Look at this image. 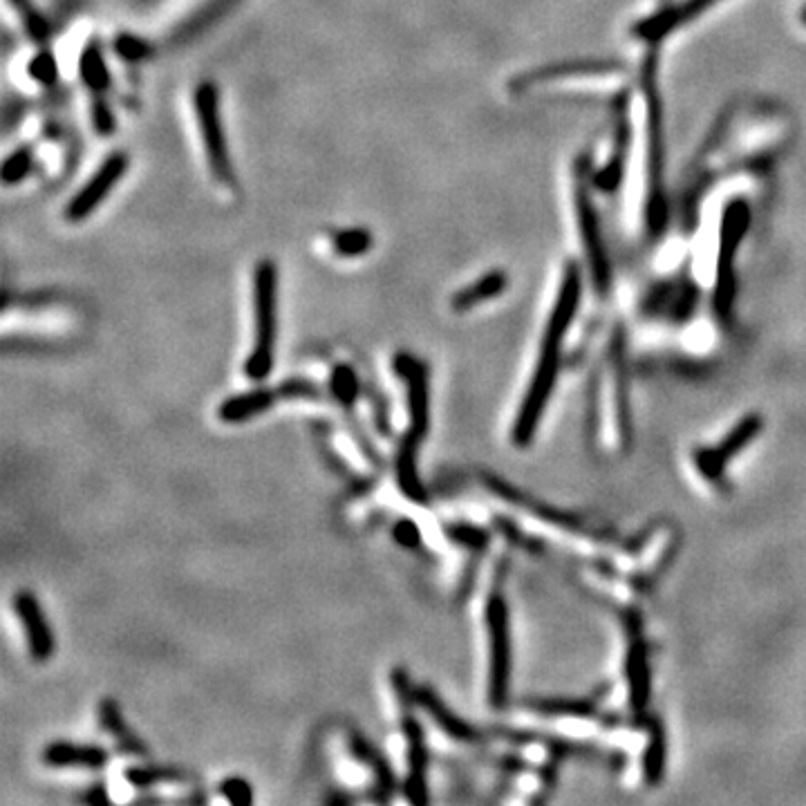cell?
Masks as SVG:
<instances>
[{"mask_svg":"<svg viewBox=\"0 0 806 806\" xmlns=\"http://www.w3.org/2000/svg\"><path fill=\"white\" fill-rule=\"evenodd\" d=\"M30 168H32L30 148H21V151L12 153L5 159V164H3V180H5V184L21 182L23 177L30 173Z\"/></svg>","mask_w":806,"mask_h":806,"instance_id":"obj_19","label":"cell"},{"mask_svg":"<svg viewBox=\"0 0 806 806\" xmlns=\"http://www.w3.org/2000/svg\"><path fill=\"white\" fill-rule=\"evenodd\" d=\"M392 686H395L397 699H399L401 728H403V735H406V746H408V780H406V784H403V791H406V798L410 802L424 804V802H428V791H426L428 755H426V744H424V730H421L417 717L412 715L415 690L410 688L408 677L403 670L392 672Z\"/></svg>","mask_w":806,"mask_h":806,"instance_id":"obj_2","label":"cell"},{"mask_svg":"<svg viewBox=\"0 0 806 806\" xmlns=\"http://www.w3.org/2000/svg\"><path fill=\"white\" fill-rule=\"evenodd\" d=\"M220 793L231 804H238V806H245V804L253 802L251 786H249V782L242 780V777H229V780H224L220 786Z\"/></svg>","mask_w":806,"mask_h":806,"instance_id":"obj_20","label":"cell"},{"mask_svg":"<svg viewBox=\"0 0 806 806\" xmlns=\"http://www.w3.org/2000/svg\"><path fill=\"white\" fill-rule=\"evenodd\" d=\"M278 392H280V399H316L318 397V390L314 383L301 381V379L283 383V386L278 388Z\"/></svg>","mask_w":806,"mask_h":806,"instance_id":"obj_23","label":"cell"},{"mask_svg":"<svg viewBox=\"0 0 806 806\" xmlns=\"http://www.w3.org/2000/svg\"><path fill=\"white\" fill-rule=\"evenodd\" d=\"M195 115H198L200 135L204 142V153L209 159V168L218 182H231V162L227 151V137L222 128V112H220V92L213 83L204 81L195 88L193 95Z\"/></svg>","mask_w":806,"mask_h":806,"instance_id":"obj_3","label":"cell"},{"mask_svg":"<svg viewBox=\"0 0 806 806\" xmlns=\"http://www.w3.org/2000/svg\"><path fill=\"white\" fill-rule=\"evenodd\" d=\"M415 704L419 708H424L430 717H433L435 724L444 730L448 737L459 739V742H473L477 739L475 730L464 724L462 719H457L451 710H448L442 699H439L430 688H417L415 690Z\"/></svg>","mask_w":806,"mask_h":806,"instance_id":"obj_12","label":"cell"},{"mask_svg":"<svg viewBox=\"0 0 806 806\" xmlns=\"http://www.w3.org/2000/svg\"><path fill=\"white\" fill-rule=\"evenodd\" d=\"M128 171V155L112 153L106 162H103L97 173L74 193V198L65 206V220L68 222H81L90 218V213L99 209V204L108 198L112 189L119 184L121 177Z\"/></svg>","mask_w":806,"mask_h":806,"instance_id":"obj_6","label":"cell"},{"mask_svg":"<svg viewBox=\"0 0 806 806\" xmlns=\"http://www.w3.org/2000/svg\"><path fill=\"white\" fill-rule=\"evenodd\" d=\"M14 612L23 623L27 648L34 661H48L54 654V634L48 618L43 614L39 598L30 592H18L14 596Z\"/></svg>","mask_w":806,"mask_h":806,"instance_id":"obj_7","label":"cell"},{"mask_svg":"<svg viewBox=\"0 0 806 806\" xmlns=\"http://www.w3.org/2000/svg\"><path fill=\"white\" fill-rule=\"evenodd\" d=\"M30 70H32V74L36 79H41L45 83H50L56 77V63L52 61V56H48V54L36 56V59L30 65Z\"/></svg>","mask_w":806,"mask_h":806,"instance_id":"obj_25","label":"cell"},{"mask_svg":"<svg viewBox=\"0 0 806 806\" xmlns=\"http://www.w3.org/2000/svg\"><path fill=\"white\" fill-rule=\"evenodd\" d=\"M99 721H101V728L106 730L108 735H112V739H115L121 753L135 755V757L146 755V746L139 742V739L133 735V730L126 726V721H124V717H121V710L115 699L101 701Z\"/></svg>","mask_w":806,"mask_h":806,"instance_id":"obj_13","label":"cell"},{"mask_svg":"<svg viewBox=\"0 0 806 806\" xmlns=\"http://www.w3.org/2000/svg\"><path fill=\"white\" fill-rule=\"evenodd\" d=\"M81 77L92 90H97V92L106 90V86L110 83L106 61H103V56L95 43L88 45V48L81 54Z\"/></svg>","mask_w":806,"mask_h":806,"instance_id":"obj_15","label":"cell"},{"mask_svg":"<svg viewBox=\"0 0 806 806\" xmlns=\"http://www.w3.org/2000/svg\"><path fill=\"white\" fill-rule=\"evenodd\" d=\"M486 625H489L491 668H489V699L493 708H502L509 697L511 679V632L509 607L504 596L493 594L486 607Z\"/></svg>","mask_w":806,"mask_h":806,"instance_id":"obj_4","label":"cell"},{"mask_svg":"<svg viewBox=\"0 0 806 806\" xmlns=\"http://www.w3.org/2000/svg\"><path fill=\"white\" fill-rule=\"evenodd\" d=\"M92 119H95V126L101 135H112V130H115V119H112V112L108 110L106 103H101V101L95 103Z\"/></svg>","mask_w":806,"mask_h":806,"instance_id":"obj_26","label":"cell"},{"mask_svg":"<svg viewBox=\"0 0 806 806\" xmlns=\"http://www.w3.org/2000/svg\"><path fill=\"white\" fill-rule=\"evenodd\" d=\"M182 773L175 768H155V766H135L126 771V780L137 786V789H148L159 782H175L182 780Z\"/></svg>","mask_w":806,"mask_h":806,"instance_id":"obj_17","label":"cell"},{"mask_svg":"<svg viewBox=\"0 0 806 806\" xmlns=\"http://www.w3.org/2000/svg\"><path fill=\"white\" fill-rule=\"evenodd\" d=\"M14 5H16V9H21V14L25 18V27H27V32L32 34V39H43V36L48 34V25H45L39 12H34L27 0H14Z\"/></svg>","mask_w":806,"mask_h":806,"instance_id":"obj_22","label":"cell"},{"mask_svg":"<svg viewBox=\"0 0 806 806\" xmlns=\"http://www.w3.org/2000/svg\"><path fill=\"white\" fill-rule=\"evenodd\" d=\"M757 430H759V419L757 417L746 419L742 426H739L737 430H733V433H730L724 439V442H721V446L697 455V468H699V471L704 473L708 480H719L721 471H724V466H726L728 459L733 457L739 451V448L746 446L748 439H753L757 435Z\"/></svg>","mask_w":806,"mask_h":806,"instance_id":"obj_8","label":"cell"},{"mask_svg":"<svg viewBox=\"0 0 806 806\" xmlns=\"http://www.w3.org/2000/svg\"><path fill=\"white\" fill-rule=\"evenodd\" d=\"M253 318L256 334L245 374L251 381H265L274 370L278 334V269L271 260L258 262L253 271Z\"/></svg>","mask_w":806,"mask_h":806,"instance_id":"obj_1","label":"cell"},{"mask_svg":"<svg viewBox=\"0 0 806 806\" xmlns=\"http://www.w3.org/2000/svg\"><path fill=\"white\" fill-rule=\"evenodd\" d=\"M419 439L410 437V435H403L399 448H397V457H395V475H397V484L401 493L406 495L410 502L415 504H426L428 500V493L424 489V484H421V477L417 471V448H419Z\"/></svg>","mask_w":806,"mask_h":806,"instance_id":"obj_10","label":"cell"},{"mask_svg":"<svg viewBox=\"0 0 806 806\" xmlns=\"http://www.w3.org/2000/svg\"><path fill=\"white\" fill-rule=\"evenodd\" d=\"M502 285H504V280L500 274H491L482 280H477L475 285L466 287V289H462V292H457L453 296V307L457 309V312H466V309H471L477 303H482V301H486V298L498 294Z\"/></svg>","mask_w":806,"mask_h":806,"instance_id":"obj_14","label":"cell"},{"mask_svg":"<svg viewBox=\"0 0 806 806\" xmlns=\"http://www.w3.org/2000/svg\"><path fill=\"white\" fill-rule=\"evenodd\" d=\"M448 536L451 540L459 542V545H466V547H484L486 545V533L477 531L473 527H464V524H453V527L446 529Z\"/></svg>","mask_w":806,"mask_h":806,"instance_id":"obj_21","label":"cell"},{"mask_svg":"<svg viewBox=\"0 0 806 806\" xmlns=\"http://www.w3.org/2000/svg\"><path fill=\"white\" fill-rule=\"evenodd\" d=\"M392 536H395V540L399 542L401 547H406V549H412V547H417L419 545V529H417V524L412 522V520H408V518H401L395 527H392Z\"/></svg>","mask_w":806,"mask_h":806,"instance_id":"obj_24","label":"cell"},{"mask_svg":"<svg viewBox=\"0 0 806 806\" xmlns=\"http://www.w3.org/2000/svg\"><path fill=\"white\" fill-rule=\"evenodd\" d=\"M332 395L339 399L343 406H352L359 399V379L350 365H336L330 379Z\"/></svg>","mask_w":806,"mask_h":806,"instance_id":"obj_16","label":"cell"},{"mask_svg":"<svg viewBox=\"0 0 806 806\" xmlns=\"http://www.w3.org/2000/svg\"><path fill=\"white\" fill-rule=\"evenodd\" d=\"M370 247H372V236H370V231H365V229L339 231L334 236V251L345 258L363 256V253Z\"/></svg>","mask_w":806,"mask_h":806,"instance_id":"obj_18","label":"cell"},{"mask_svg":"<svg viewBox=\"0 0 806 806\" xmlns=\"http://www.w3.org/2000/svg\"><path fill=\"white\" fill-rule=\"evenodd\" d=\"M117 50L121 52V56H128V59H137V56H144V43L135 41L133 36H121L119 43H117Z\"/></svg>","mask_w":806,"mask_h":806,"instance_id":"obj_27","label":"cell"},{"mask_svg":"<svg viewBox=\"0 0 806 806\" xmlns=\"http://www.w3.org/2000/svg\"><path fill=\"white\" fill-rule=\"evenodd\" d=\"M395 370L406 383V399H408V430L406 435L415 439H424L430 428V395H428V370L417 356L399 352L395 356Z\"/></svg>","mask_w":806,"mask_h":806,"instance_id":"obj_5","label":"cell"},{"mask_svg":"<svg viewBox=\"0 0 806 806\" xmlns=\"http://www.w3.org/2000/svg\"><path fill=\"white\" fill-rule=\"evenodd\" d=\"M278 399H280L278 388L276 390L260 388L242 392L238 397H229L227 401H222V406L218 408V417L224 424H242V421L260 417L262 412H267Z\"/></svg>","mask_w":806,"mask_h":806,"instance_id":"obj_11","label":"cell"},{"mask_svg":"<svg viewBox=\"0 0 806 806\" xmlns=\"http://www.w3.org/2000/svg\"><path fill=\"white\" fill-rule=\"evenodd\" d=\"M43 762L52 768H90L97 771L108 764V753L101 746L74 744V742H54L43 753Z\"/></svg>","mask_w":806,"mask_h":806,"instance_id":"obj_9","label":"cell"}]
</instances>
